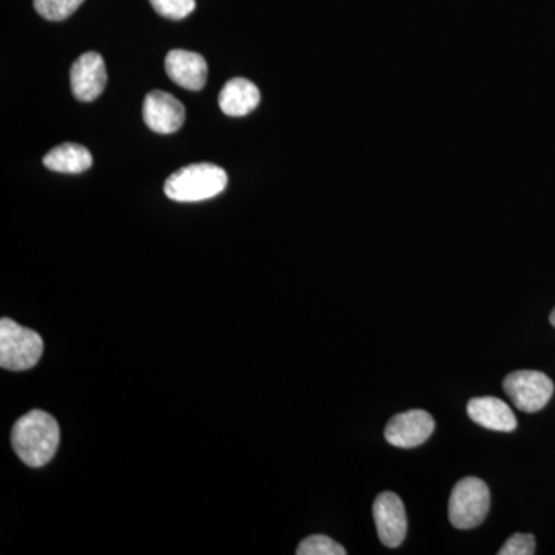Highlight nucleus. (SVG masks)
Here are the masks:
<instances>
[{"instance_id": "nucleus-1", "label": "nucleus", "mask_w": 555, "mask_h": 555, "mask_svg": "<svg viewBox=\"0 0 555 555\" xmlns=\"http://www.w3.org/2000/svg\"><path fill=\"white\" fill-rule=\"evenodd\" d=\"M61 430L49 412L31 411L17 420L11 430L14 452L27 466L47 465L60 448Z\"/></svg>"}, {"instance_id": "nucleus-2", "label": "nucleus", "mask_w": 555, "mask_h": 555, "mask_svg": "<svg viewBox=\"0 0 555 555\" xmlns=\"http://www.w3.org/2000/svg\"><path fill=\"white\" fill-rule=\"evenodd\" d=\"M228 182V173L221 167L208 163L192 164L167 179L164 193L177 203H199L224 192Z\"/></svg>"}, {"instance_id": "nucleus-3", "label": "nucleus", "mask_w": 555, "mask_h": 555, "mask_svg": "<svg viewBox=\"0 0 555 555\" xmlns=\"http://www.w3.org/2000/svg\"><path fill=\"white\" fill-rule=\"evenodd\" d=\"M43 339L38 332L14 323L10 318L0 321V366L7 371H27L42 357Z\"/></svg>"}, {"instance_id": "nucleus-4", "label": "nucleus", "mask_w": 555, "mask_h": 555, "mask_svg": "<svg viewBox=\"0 0 555 555\" xmlns=\"http://www.w3.org/2000/svg\"><path fill=\"white\" fill-rule=\"evenodd\" d=\"M491 507L488 485L477 477H466L455 485L449 500V521L456 529H473L483 524Z\"/></svg>"}, {"instance_id": "nucleus-5", "label": "nucleus", "mask_w": 555, "mask_h": 555, "mask_svg": "<svg viewBox=\"0 0 555 555\" xmlns=\"http://www.w3.org/2000/svg\"><path fill=\"white\" fill-rule=\"evenodd\" d=\"M503 389L517 409L534 414L550 403L554 393V383L543 372L517 371L507 375L503 382Z\"/></svg>"}, {"instance_id": "nucleus-6", "label": "nucleus", "mask_w": 555, "mask_h": 555, "mask_svg": "<svg viewBox=\"0 0 555 555\" xmlns=\"http://www.w3.org/2000/svg\"><path fill=\"white\" fill-rule=\"evenodd\" d=\"M434 429H436V422H434L433 415L422 409H414V411L401 412L390 418L386 426L385 437L387 443L392 447L412 449L426 443L427 438L433 436Z\"/></svg>"}, {"instance_id": "nucleus-7", "label": "nucleus", "mask_w": 555, "mask_h": 555, "mask_svg": "<svg viewBox=\"0 0 555 555\" xmlns=\"http://www.w3.org/2000/svg\"><path fill=\"white\" fill-rule=\"evenodd\" d=\"M73 94L80 102H93L107 86V68L100 53L89 51L78 57L69 72Z\"/></svg>"}, {"instance_id": "nucleus-8", "label": "nucleus", "mask_w": 555, "mask_h": 555, "mask_svg": "<svg viewBox=\"0 0 555 555\" xmlns=\"http://www.w3.org/2000/svg\"><path fill=\"white\" fill-rule=\"evenodd\" d=\"M375 526L383 545L398 547L406 539L408 518L403 500L393 492H383L374 503Z\"/></svg>"}, {"instance_id": "nucleus-9", "label": "nucleus", "mask_w": 555, "mask_h": 555, "mask_svg": "<svg viewBox=\"0 0 555 555\" xmlns=\"http://www.w3.org/2000/svg\"><path fill=\"white\" fill-rule=\"evenodd\" d=\"M142 116L150 130L159 134L175 133L185 120V108L166 91L153 90L145 96Z\"/></svg>"}, {"instance_id": "nucleus-10", "label": "nucleus", "mask_w": 555, "mask_h": 555, "mask_svg": "<svg viewBox=\"0 0 555 555\" xmlns=\"http://www.w3.org/2000/svg\"><path fill=\"white\" fill-rule=\"evenodd\" d=\"M166 72L185 90H203L207 82V62L195 51L171 50L166 57Z\"/></svg>"}, {"instance_id": "nucleus-11", "label": "nucleus", "mask_w": 555, "mask_h": 555, "mask_svg": "<svg viewBox=\"0 0 555 555\" xmlns=\"http://www.w3.org/2000/svg\"><path fill=\"white\" fill-rule=\"evenodd\" d=\"M467 415L478 426L499 433H513L517 427L513 409L495 397L473 398L467 403Z\"/></svg>"}, {"instance_id": "nucleus-12", "label": "nucleus", "mask_w": 555, "mask_h": 555, "mask_svg": "<svg viewBox=\"0 0 555 555\" xmlns=\"http://www.w3.org/2000/svg\"><path fill=\"white\" fill-rule=\"evenodd\" d=\"M261 101L258 87L244 78L229 80L219 94V108L228 116H246L254 112Z\"/></svg>"}, {"instance_id": "nucleus-13", "label": "nucleus", "mask_w": 555, "mask_h": 555, "mask_svg": "<svg viewBox=\"0 0 555 555\" xmlns=\"http://www.w3.org/2000/svg\"><path fill=\"white\" fill-rule=\"evenodd\" d=\"M43 166L49 170L57 171V173L78 175L93 166V156L83 145L67 142V144L51 150L49 155L43 158Z\"/></svg>"}, {"instance_id": "nucleus-14", "label": "nucleus", "mask_w": 555, "mask_h": 555, "mask_svg": "<svg viewBox=\"0 0 555 555\" xmlns=\"http://www.w3.org/2000/svg\"><path fill=\"white\" fill-rule=\"evenodd\" d=\"M82 3L83 0H35V10L43 20L61 22L68 20Z\"/></svg>"}, {"instance_id": "nucleus-15", "label": "nucleus", "mask_w": 555, "mask_h": 555, "mask_svg": "<svg viewBox=\"0 0 555 555\" xmlns=\"http://www.w3.org/2000/svg\"><path fill=\"white\" fill-rule=\"evenodd\" d=\"M298 555H346L339 543L326 535H310L299 543Z\"/></svg>"}, {"instance_id": "nucleus-16", "label": "nucleus", "mask_w": 555, "mask_h": 555, "mask_svg": "<svg viewBox=\"0 0 555 555\" xmlns=\"http://www.w3.org/2000/svg\"><path fill=\"white\" fill-rule=\"evenodd\" d=\"M150 3L156 13L171 21L185 20L196 9V0H150Z\"/></svg>"}, {"instance_id": "nucleus-17", "label": "nucleus", "mask_w": 555, "mask_h": 555, "mask_svg": "<svg viewBox=\"0 0 555 555\" xmlns=\"http://www.w3.org/2000/svg\"><path fill=\"white\" fill-rule=\"evenodd\" d=\"M535 553V539L532 534H514L499 551L500 555H532Z\"/></svg>"}, {"instance_id": "nucleus-18", "label": "nucleus", "mask_w": 555, "mask_h": 555, "mask_svg": "<svg viewBox=\"0 0 555 555\" xmlns=\"http://www.w3.org/2000/svg\"><path fill=\"white\" fill-rule=\"evenodd\" d=\"M550 321L551 324H553V326L555 327V309L553 310V313H551Z\"/></svg>"}]
</instances>
